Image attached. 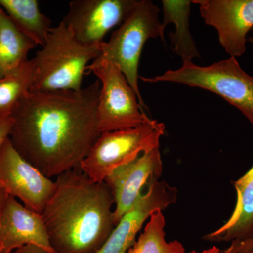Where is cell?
I'll use <instances>...</instances> for the list:
<instances>
[{"mask_svg": "<svg viewBox=\"0 0 253 253\" xmlns=\"http://www.w3.org/2000/svg\"><path fill=\"white\" fill-rule=\"evenodd\" d=\"M99 80L81 91H29L11 113L9 139L46 177L81 168L101 133Z\"/></svg>", "mask_w": 253, "mask_h": 253, "instance_id": "obj_1", "label": "cell"}, {"mask_svg": "<svg viewBox=\"0 0 253 253\" xmlns=\"http://www.w3.org/2000/svg\"><path fill=\"white\" fill-rule=\"evenodd\" d=\"M56 187L42 213L56 253H97L115 228L112 190L81 168L56 177Z\"/></svg>", "mask_w": 253, "mask_h": 253, "instance_id": "obj_2", "label": "cell"}, {"mask_svg": "<svg viewBox=\"0 0 253 253\" xmlns=\"http://www.w3.org/2000/svg\"><path fill=\"white\" fill-rule=\"evenodd\" d=\"M101 54V45L81 44L61 21L50 29L45 44L33 58L36 74L31 91H81L88 63Z\"/></svg>", "mask_w": 253, "mask_h": 253, "instance_id": "obj_3", "label": "cell"}, {"mask_svg": "<svg viewBox=\"0 0 253 253\" xmlns=\"http://www.w3.org/2000/svg\"><path fill=\"white\" fill-rule=\"evenodd\" d=\"M145 83L169 82L210 91L235 106L253 125V76L245 72L235 57L207 66L183 63L153 78L139 76Z\"/></svg>", "mask_w": 253, "mask_h": 253, "instance_id": "obj_4", "label": "cell"}, {"mask_svg": "<svg viewBox=\"0 0 253 253\" xmlns=\"http://www.w3.org/2000/svg\"><path fill=\"white\" fill-rule=\"evenodd\" d=\"M160 9L150 0H139L108 42L101 44V57L113 63L125 75L139 99L146 108L139 91L138 74L143 47L151 38L164 39Z\"/></svg>", "mask_w": 253, "mask_h": 253, "instance_id": "obj_5", "label": "cell"}, {"mask_svg": "<svg viewBox=\"0 0 253 253\" xmlns=\"http://www.w3.org/2000/svg\"><path fill=\"white\" fill-rule=\"evenodd\" d=\"M165 129L164 123L151 120L136 127L101 133L82 162L81 170L94 181H104L118 168L159 147Z\"/></svg>", "mask_w": 253, "mask_h": 253, "instance_id": "obj_6", "label": "cell"}, {"mask_svg": "<svg viewBox=\"0 0 253 253\" xmlns=\"http://www.w3.org/2000/svg\"><path fill=\"white\" fill-rule=\"evenodd\" d=\"M86 70L101 83L97 106L100 132L136 127L152 120L144 112L134 89L116 65L99 56Z\"/></svg>", "mask_w": 253, "mask_h": 253, "instance_id": "obj_7", "label": "cell"}, {"mask_svg": "<svg viewBox=\"0 0 253 253\" xmlns=\"http://www.w3.org/2000/svg\"><path fill=\"white\" fill-rule=\"evenodd\" d=\"M0 186L30 211L42 214L56 184L18 154L8 138L0 148Z\"/></svg>", "mask_w": 253, "mask_h": 253, "instance_id": "obj_8", "label": "cell"}, {"mask_svg": "<svg viewBox=\"0 0 253 253\" xmlns=\"http://www.w3.org/2000/svg\"><path fill=\"white\" fill-rule=\"evenodd\" d=\"M138 0H75L62 21L85 46L101 45L108 32L121 25Z\"/></svg>", "mask_w": 253, "mask_h": 253, "instance_id": "obj_9", "label": "cell"}, {"mask_svg": "<svg viewBox=\"0 0 253 253\" xmlns=\"http://www.w3.org/2000/svg\"><path fill=\"white\" fill-rule=\"evenodd\" d=\"M201 17L215 28L220 45L231 57L246 52L248 33L253 29V0H194Z\"/></svg>", "mask_w": 253, "mask_h": 253, "instance_id": "obj_10", "label": "cell"}, {"mask_svg": "<svg viewBox=\"0 0 253 253\" xmlns=\"http://www.w3.org/2000/svg\"><path fill=\"white\" fill-rule=\"evenodd\" d=\"M154 176L148 183L146 192L141 193L132 207L115 226L106 242L97 253H126L135 242L145 223L157 210H164L176 200V189Z\"/></svg>", "mask_w": 253, "mask_h": 253, "instance_id": "obj_11", "label": "cell"}, {"mask_svg": "<svg viewBox=\"0 0 253 253\" xmlns=\"http://www.w3.org/2000/svg\"><path fill=\"white\" fill-rule=\"evenodd\" d=\"M162 172V159L158 147L118 168L105 179L114 195L115 226L139 199L145 184L154 176L160 177Z\"/></svg>", "mask_w": 253, "mask_h": 253, "instance_id": "obj_12", "label": "cell"}, {"mask_svg": "<svg viewBox=\"0 0 253 253\" xmlns=\"http://www.w3.org/2000/svg\"><path fill=\"white\" fill-rule=\"evenodd\" d=\"M26 245H36L56 253L42 214L30 211L9 196L0 219V253H11Z\"/></svg>", "mask_w": 253, "mask_h": 253, "instance_id": "obj_13", "label": "cell"}, {"mask_svg": "<svg viewBox=\"0 0 253 253\" xmlns=\"http://www.w3.org/2000/svg\"><path fill=\"white\" fill-rule=\"evenodd\" d=\"M233 184L237 199L232 214L221 227L205 235V241L234 242L253 237V165Z\"/></svg>", "mask_w": 253, "mask_h": 253, "instance_id": "obj_14", "label": "cell"}, {"mask_svg": "<svg viewBox=\"0 0 253 253\" xmlns=\"http://www.w3.org/2000/svg\"><path fill=\"white\" fill-rule=\"evenodd\" d=\"M190 0H163L162 1L163 19L162 24L166 28L168 23L175 25L174 32L169 33L171 49L180 56L183 63L192 62L199 57V51L189 28L191 14Z\"/></svg>", "mask_w": 253, "mask_h": 253, "instance_id": "obj_15", "label": "cell"}, {"mask_svg": "<svg viewBox=\"0 0 253 253\" xmlns=\"http://www.w3.org/2000/svg\"><path fill=\"white\" fill-rule=\"evenodd\" d=\"M0 6L15 26L37 46L44 45L51 21L41 12L37 0H0Z\"/></svg>", "mask_w": 253, "mask_h": 253, "instance_id": "obj_16", "label": "cell"}, {"mask_svg": "<svg viewBox=\"0 0 253 253\" xmlns=\"http://www.w3.org/2000/svg\"><path fill=\"white\" fill-rule=\"evenodd\" d=\"M36 46L0 6V79L27 61L28 53Z\"/></svg>", "mask_w": 253, "mask_h": 253, "instance_id": "obj_17", "label": "cell"}, {"mask_svg": "<svg viewBox=\"0 0 253 253\" xmlns=\"http://www.w3.org/2000/svg\"><path fill=\"white\" fill-rule=\"evenodd\" d=\"M35 74L36 66L33 59L0 79V118L11 116L18 103L31 91Z\"/></svg>", "mask_w": 253, "mask_h": 253, "instance_id": "obj_18", "label": "cell"}, {"mask_svg": "<svg viewBox=\"0 0 253 253\" xmlns=\"http://www.w3.org/2000/svg\"><path fill=\"white\" fill-rule=\"evenodd\" d=\"M165 226L166 219L162 210L154 211L144 231L126 253H186L179 241H166Z\"/></svg>", "mask_w": 253, "mask_h": 253, "instance_id": "obj_19", "label": "cell"}, {"mask_svg": "<svg viewBox=\"0 0 253 253\" xmlns=\"http://www.w3.org/2000/svg\"><path fill=\"white\" fill-rule=\"evenodd\" d=\"M253 251V237L243 241L231 242L225 252L229 253H248Z\"/></svg>", "mask_w": 253, "mask_h": 253, "instance_id": "obj_20", "label": "cell"}, {"mask_svg": "<svg viewBox=\"0 0 253 253\" xmlns=\"http://www.w3.org/2000/svg\"><path fill=\"white\" fill-rule=\"evenodd\" d=\"M13 125L11 116L0 118V148L9 136L10 130Z\"/></svg>", "mask_w": 253, "mask_h": 253, "instance_id": "obj_21", "label": "cell"}, {"mask_svg": "<svg viewBox=\"0 0 253 253\" xmlns=\"http://www.w3.org/2000/svg\"><path fill=\"white\" fill-rule=\"evenodd\" d=\"M13 253H54L47 250L36 246V245H26L23 247L16 249Z\"/></svg>", "mask_w": 253, "mask_h": 253, "instance_id": "obj_22", "label": "cell"}, {"mask_svg": "<svg viewBox=\"0 0 253 253\" xmlns=\"http://www.w3.org/2000/svg\"><path fill=\"white\" fill-rule=\"evenodd\" d=\"M9 196V195L5 191L4 188L0 186V219H1L3 212H4L5 206H6Z\"/></svg>", "mask_w": 253, "mask_h": 253, "instance_id": "obj_23", "label": "cell"}, {"mask_svg": "<svg viewBox=\"0 0 253 253\" xmlns=\"http://www.w3.org/2000/svg\"><path fill=\"white\" fill-rule=\"evenodd\" d=\"M189 253H226L225 251H221L220 250L218 249V248L216 247V246H214V247L211 248V249L205 250L204 251H201V252H197V251H193Z\"/></svg>", "mask_w": 253, "mask_h": 253, "instance_id": "obj_24", "label": "cell"}, {"mask_svg": "<svg viewBox=\"0 0 253 253\" xmlns=\"http://www.w3.org/2000/svg\"><path fill=\"white\" fill-rule=\"evenodd\" d=\"M248 41L250 43H251V45L253 46V29L252 31H251V36L249 37V38H248Z\"/></svg>", "mask_w": 253, "mask_h": 253, "instance_id": "obj_25", "label": "cell"}, {"mask_svg": "<svg viewBox=\"0 0 253 253\" xmlns=\"http://www.w3.org/2000/svg\"><path fill=\"white\" fill-rule=\"evenodd\" d=\"M248 253H253V251H251V252Z\"/></svg>", "mask_w": 253, "mask_h": 253, "instance_id": "obj_26", "label": "cell"}]
</instances>
